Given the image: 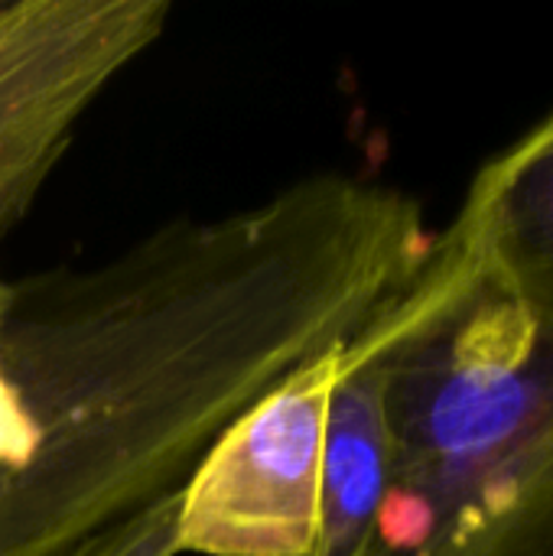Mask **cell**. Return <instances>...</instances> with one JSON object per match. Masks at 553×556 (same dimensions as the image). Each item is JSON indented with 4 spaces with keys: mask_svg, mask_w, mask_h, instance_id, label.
Wrapping results in <instances>:
<instances>
[{
    "mask_svg": "<svg viewBox=\"0 0 553 556\" xmlns=\"http://www.w3.org/2000/svg\"><path fill=\"white\" fill-rule=\"evenodd\" d=\"M345 345L336 342L293 368L212 443L179 492V554H310L329 401Z\"/></svg>",
    "mask_w": 553,
    "mask_h": 556,
    "instance_id": "7a4b0ae2",
    "label": "cell"
},
{
    "mask_svg": "<svg viewBox=\"0 0 553 556\" xmlns=\"http://www.w3.org/2000/svg\"><path fill=\"white\" fill-rule=\"evenodd\" d=\"M420 205L316 173L0 293V556H72L183 492L280 378L424 264Z\"/></svg>",
    "mask_w": 553,
    "mask_h": 556,
    "instance_id": "6da1fadb",
    "label": "cell"
},
{
    "mask_svg": "<svg viewBox=\"0 0 553 556\" xmlns=\"http://www.w3.org/2000/svg\"><path fill=\"white\" fill-rule=\"evenodd\" d=\"M391 476L381 362L365 326L349 339L329 401L316 538L306 556H372Z\"/></svg>",
    "mask_w": 553,
    "mask_h": 556,
    "instance_id": "5b68a950",
    "label": "cell"
},
{
    "mask_svg": "<svg viewBox=\"0 0 553 556\" xmlns=\"http://www.w3.org/2000/svg\"><path fill=\"white\" fill-rule=\"evenodd\" d=\"M424 556H553V391Z\"/></svg>",
    "mask_w": 553,
    "mask_h": 556,
    "instance_id": "8992f818",
    "label": "cell"
},
{
    "mask_svg": "<svg viewBox=\"0 0 553 556\" xmlns=\"http://www.w3.org/2000/svg\"><path fill=\"white\" fill-rule=\"evenodd\" d=\"M0 293H3V280H0Z\"/></svg>",
    "mask_w": 553,
    "mask_h": 556,
    "instance_id": "ba28073f",
    "label": "cell"
},
{
    "mask_svg": "<svg viewBox=\"0 0 553 556\" xmlns=\"http://www.w3.org/2000/svg\"><path fill=\"white\" fill-rule=\"evenodd\" d=\"M176 518H179V492L130 521L104 531L88 541L72 556H179L176 547Z\"/></svg>",
    "mask_w": 553,
    "mask_h": 556,
    "instance_id": "52a82bcc",
    "label": "cell"
},
{
    "mask_svg": "<svg viewBox=\"0 0 553 556\" xmlns=\"http://www.w3.org/2000/svg\"><path fill=\"white\" fill-rule=\"evenodd\" d=\"M453 228L553 336V114L476 173Z\"/></svg>",
    "mask_w": 553,
    "mask_h": 556,
    "instance_id": "277c9868",
    "label": "cell"
},
{
    "mask_svg": "<svg viewBox=\"0 0 553 556\" xmlns=\"http://www.w3.org/2000/svg\"><path fill=\"white\" fill-rule=\"evenodd\" d=\"M166 16V0H0V238Z\"/></svg>",
    "mask_w": 553,
    "mask_h": 556,
    "instance_id": "3957f363",
    "label": "cell"
}]
</instances>
